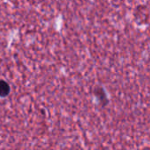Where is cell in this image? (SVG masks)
<instances>
[{
  "label": "cell",
  "instance_id": "7a4b0ae2",
  "mask_svg": "<svg viewBox=\"0 0 150 150\" xmlns=\"http://www.w3.org/2000/svg\"><path fill=\"white\" fill-rule=\"evenodd\" d=\"M96 96L98 98V100L100 102H105V104H107V97L105 95V92L104 91L103 89L98 88L96 90Z\"/></svg>",
  "mask_w": 150,
  "mask_h": 150
},
{
  "label": "cell",
  "instance_id": "6da1fadb",
  "mask_svg": "<svg viewBox=\"0 0 150 150\" xmlns=\"http://www.w3.org/2000/svg\"><path fill=\"white\" fill-rule=\"evenodd\" d=\"M10 93V86L4 81H0V97H6Z\"/></svg>",
  "mask_w": 150,
  "mask_h": 150
}]
</instances>
